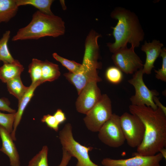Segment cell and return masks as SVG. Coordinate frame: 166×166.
Returning a JSON list of instances; mask_svg holds the SVG:
<instances>
[{
	"label": "cell",
	"instance_id": "cell-1",
	"mask_svg": "<svg viewBox=\"0 0 166 166\" xmlns=\"http://www.w3.org/2000/svg\"><path fill=\"white\" fill-rule=\"evenodd\" d=\"M130 113L137 116L145 127L144 137L137 148L135 156H152L166 146V115L160 109H154L145 105H131Z\"/></svg>",
	"mask_w": 166,
	"mask_h": 166
},
{
	"label": "cell",
	"instance_id": "cell-2",
	"mask_svg": "<svg viewBox=\"0 0 166 166\" xmlns=\"http://www.w3.org/2000/svg\"><path fill=\"white\" fill-rule=\"evenodd\" d=\"M111 16L117 20V22L112 27L115 42L107 44L110 51L114 53L121 48L127 47L128 43L134 48L139 47L144 39V34L135 14L124 8L117 7L112 12Z\"/></svg>",
	"mask_w": 166,
	"mask_h": 166
},
{
	"label": "cell",
	"instance_id": "cell-3",
	"mask_svg": "<svg viewBox=\"0 0 166 166\" xmlns=\"http://www.w3.org/2000/svg\"><path fill=\"white\" fill-rule=\"evenodd\" d=\"M65 31V23L60 17L38 10L29 24L19 29L12 41L38 39L46 36L55 38L63 35Z\"/></svg>",
	"mask_w": 166,
	"mask_h": 166
},
{
	"label": "cell",
	"instance_id": "cell-4",
	"mask_svg": "<svg viewBox=\"0 0 166 166\" xmlns=\"http://www.w3.org/2000/svg\"><path fill=\"white\" fill-rule=\"evenodd\" d=\"M59 138L62 149L77 160L76 166H100L94 163L90 158L89 153L93 148L82 145L74 139L71 124L67 123L65 125L59 132Z\"/></svg>",
	"mask_w": 166,
	"mask_h": 166
},
{
	"label": "cell",
	"instance_id": "cell-5",
	"mask_svg": "<svg viewBox=\"0 0 166 166\" xmlns=\"http://www.w3.org/2000/svg\"><path fill=\"white\" fill-rule=\"evenodd\" d=\"M113 114L111 100L107 94H104L86 114L83 120L88 130L93 132H98Z\"/></svg>",
	"mask_w": 166,
	"mask_h": 166
},
{
	"label": "cell",
	"instance_id": "cell-6",
	"mask_svg": "<svg viewBox=\"0 0 166 166\" xmlns=\"http://www.w3.org/2000/svg\"><path fill=\"white\" fill-rule=\"evenodd\" d=\"M121 128L128 144L131 147H138L143 140L145 127L136 116L127 112L120 116Z\"/></svg>",
	"mask_w": 166,
	"mask_h": 166
},
{
	"label": "cell",
	"instance_id": "cell-7",
	"mask_svg": "<svg viewBox=\"0 0 166 166\" xmlns=\"http://www.w3.org/2000/svg\"><path fill=\"white\" fill-rule=\"evenodd\" d=\"M142 68L135 72L132 78L128 82L132 85L135 90V94L130 99L132 105L136 106L145 105L154 109L157 107L153 101L155 96H157L159 92L155 90H150L145 84L143 79Z\"/></svg>",
	"mask_w": 166,
	"mask_h": 166
},
{
	"label": "cell",
	"instance_id": "cell-8",
	"mask_svg": "<svg viewBox=\"0 0 166 166\" xmlns=\"http://www.w3.org/2000/svg\"><path fill=\"white\" fill-rule=\"evenodd\" d=\"M100 140L110 147L117 148L122 145L125 140L121 128L120 116L113 113L98 132Z\"/></svg>",
	"mask_w": 166,
	"mask_h": 166
},
{
	"label": "cell",
	"instance_id": "cell-9",
	"mask_svg": "<svg viewBox=\"0 0 166 166\" xmlns=\"http://www.w3.org/2000/svg\"><path fill=\"white\" fill-rule=\"evenodd\" d=\"M134 48H121L115 53L112 59L116 67L127 74H132L143 68L144 64L136 53Z\"/></svg>",
	"mask_w": 166,
	"mask_h": 166
},
{
	"label": "cell",
	"instance_id": "cell-10",
	"mask_svg": "<svg viewBox=\"0 0 166 166\" xmlns=\"http://www.w3.org/2000/svg\"><path fill=\"white\" fill-rule=\"evenodd\" d=\"M97 82L95 81L89 82L78 94L75 106L79 113L86 115L101 99L102 94Z\"/></svg>",
	"mask_w": 166,
	"mask_h": 166
},
{
	"label": "cell",
	"instance_id": "cell-11",
	"mask_svg": "<svg viewBox=\"0 0 166 166\" xmlns=\"http://www.w3.org/2000/svg\"><path fill=\"white\" fill-rule=\"evenodd\" d=\"M80 72L74 73H65L64 76L76 88L79 94L83 88L89 82L93 81L98 82L101 81L98 75L97 66L89 63H83Z\"/></svg>",
	"mask_w": 166,
	"mask_h": 166
},
{
	"label": "cell",
	"instance_id": "cell-12",
	"mask_svg": "<svg viewBox=\"0 0 166 166\" xmlns=\"http://www.w3.org/2000/svg\"><path fill=\"white\" fill-rule=\"evenodd\" d=\"M163 157L159 152L152 156H135L127 159H103L101 163L104 166H161L160 162Z\"/></svg>",
	"mask_w": 166,
	"mask_h": 166
},
{
	"label": "cell",
	"instance_id": "cell-13",
	"mask_svg": "<svg viewBox=\"0 0 166 166\" xmlns=\"http://www.w3.org/2000/svg\"><path fill=\"white\" fill-rule=\"evenodd\" d=\"M164 45L160 41L156 39L151 42H144L141 47V50L146 54L145 63L142 68L143 74H149L154 67V63L160 56Z\"/></svg>",
	"mask_w": 166,
	"mask_h": 166
},
{
	"label": "cell",
	"instance_id": "cell-14",
	"mask_svg": "<svg viewBox=\"0 0 166 166\" xmlns=\"http://www.w3.org/2000/svg\"><path fill=\"white\" fill-rule=\"evenodd\" d=\"M0 136L2 141L0 151L9 157L10 166H20L19 155L10 133L1 125Z\"/></svg>",
	"mask_w": 166,
	"mask_h": 166
},
{
	"label": "cell",
	"instance_id": "cell-15",
	"mask_svg": "<svg viewBox=\"0 0 166 166\" xmlns=\"http://www.w3.org/2000/svg\"><path fill=\"white\" fill-rule=\"evenodd\" d=\"M41 84L40 81L31 83L29 88L21 99L18 101V108L15 113V117L13 124V130L10 133L14 141L16 140V132L18 126L21 120L25 109L34 95V92L37 87Z\"/></svg>",
	"mask_w": 166,
	"mask_h": 166
},
{
	"label": "cell",
	"instance_id": "cell-16",
	"mask_svg": "<svg viewBox=\"0 0 166 166\" xmlns=\"http://www.w3.org/2000/svg\"><path fill=\"white\" fill-rule=\"evenodd\" d=\"M24 67L18 60L11 63H4L0 67V80L6 83L10 80L20 76Z\"/></svg>",
	"mask_w": 166,
	"mask_h": 166
},
{
	"label": "cell",
	"instance_id": "cell-17",
	"mask_svg": "<svg viewBox=\"0 0 166 166\" xmlns=\"http://www.w3.org/2000/svg\"><path fill=\"white\" fill-rule=\"evenodd\" d=\"M18 9L16 0H0V23L9 21L16 15Z\"/></svg>",
	"mask_w": 166,
	"mask_h": 166
},
{
	"label": "cell",
	"instance_id": "cell-18",
	"mask_svg": "<svg viewBox=\"0 0 166 166\" xmlns=\"http://www.w3.org/2000/svg\"><path fill=\"white\" fill-rule=\"evenodd\" d=\"M58 65L45 60L42 62L41 84L46 81H52L57 79L60 75Z\"/></svg>",
	"mask_w": 166,
	"mask_h": 166
},
{
	"label": "cell",
	"instance_id": "cell-19",
	"mask_svg": "<svg viewBox=\"0 0 166 166\" xmlns=\"http://www.w3.org/2000/svg\"><path fill=\"white\" fill-rule=\"evenodd\" d=\"M53 2L52 0H16L18 7L31 5L38 9L39 11L48 15L53 14L51 10V6Z\"/></svg>",
	"mask_w": 166,
	"mask_h": 166
},
{
	"label": "cell",
	"instance_id": "cell-20",
	"mask_svg": "<svg viewBox=\"0 0 166 166\" xmlns=\"http://www.w3.org/2000/svg\"><path fill=\"white\" fill-rule=\"evenodd\" d=\"M9 93L20 101L28 90L29 87L25 86L22 83L20 76L14 78L6 83Z\"/></svg>",
	"mask_w": 166,
	"mask_h": 166
},
{
	"label": "cell",
	"instance_id": "cell-21",
	"mask_svg": "<svg viewBox=\"0 0 166 166\" xmlns=\"http://www.w3.org/2000/svg\"><path fill=\"white\" fill-rule=\"evenodd\" d=\"M10 32L6 31L0 39V61L4 64L11 63L15 60L10 53L8 47V42L10 38Z\"/></svg>",
	"mask_w": 166,
	"mask_h": 166
},
{
	"label": "cell",
	"instance_id": "cell-22",
	"mask_svg": "<svg viewBox=\"0 0 166 166\" xmlns=\"http://www.w3.org/2000/svg\"><path fill=\"white\" fill-rule=\"evenodd\" d=\"M42 61L33 58L28 66V72L31 79L32 83L40 81L42 75Z\"/></svg>",
	"mask_w": 166,
	"mask_h": 166
},
{
	"label": "cell",
	"instance_id": "cell-23",
	"mask_svg": "<svg viewBox=\"0 0 166 166\" xmlns=\"http://www.w3.org/2000/svg\"><path fill=\"white\" fill-rule=\"evenodd\" d=\"M48 152L47 146H44L41 150L30 160L27 166H49Z\"/></svg>",
	"mask_w": 166,
	"mask_h": 166
},
{
	"label": "cell",
	"instance_id": "cell-24",
	"mask_svg": "<svg viewBox=\"0 0 166 166\" xmlns=\"http://www.w3.org/2000/svg\"><path fill=\"white\" fill-rule=\"evenodd\" d=\"M53 56L55 60L66 67L69 72L74 73L80 72L82 67L81 64L62 57L55 53L53 54Z\"/></svg>",
	"mask_w": 166,
	"mask_h": 166
},
{
	"label": "cell",
	"instance_id": "cell-25",
	"mask_svg": "<svg viewBox=\"0 0 166 166\" xmlns=\"http://www.w3.org/2000/svg\"><path fill=\"white\" fill-rule=\"evenodd\" d=\"M107 79L114 84H118L122 81L123 76L122 72L116 66L109 67L105 72Z\"/></svg>",
	"mask_w": 166,
	"mask_h": 166
},
{
	"label": "cell",
	"instance_id": "cell-26",
	"mask_svg": "<svg viewBox=\"0 0 166 166\" xmlns=\"http://www.w3.org/2000/svg\"><path fill=\"white\" fill-rule=\"evenodd\" d=\"M15 113L6 114L0 112V125L10 133L13 130Z\"/></svg>",
	"mask_w": 166,
	"mask_h": 166
},
{
	"label": "cell",
	"instance_id": "cell-27",
	"mask_svg": "<svg viewBox=\"0 0 166 166\" xmlns=\"http://www.w3.org/2000/svg\"><path fill=\"white\" fill-rule=\"evenodd\" d=\"M160 56L162 58L161 67L158 70L155 69L156 77L158 80L165 82L166 81V49L162 48Z\"/></svg>",
	"mask_w": 166,
	"mask_h": 166
},
{
	"label": "cell",
	"instance_id": "cell-28",
	"mask_svg": "<svg viewBox=\"0 0 166 166\" xmlns=\"http://www.w3.org/2000/svg\"><path fill=\"white\" fill-rule=\"evenodd\" d=\"M41 120L42 122L45 123L50 128L56 132L58 131L60 124L57 121L53 115L49 114L45 115L41 119Z\"/></svg>",
	"mask_w": 166,
	"mask_h": 166
},
{
	"label": "cell",
	"instance_id": "cell-29",
	"mask_svg": "<svg viewBox=\"0 0 166 166\" xmlns=\"http://www.w3.org/2000/svg\"><path fill=\"white\" fill-rule=\"evenodd\" d=\"M10 103L8 99L2 97L0 98V110L6 111L10 113H15L16 111L10 107Z\"/></svg>",
	"mask_w": 166,
	"mask_h": 166
},
{
	"label": "cell",
	"instance_id": "cell-30",
	"mask_svg": "<svg viewBox=\"0 0 166 166\" xmlns=\"http://www.w3.org/2000/svg\"><path fill=\"white\" fill-rule=\"evenodd\" d=\"M53 115L60 124L63 123L66 119L64 113L60 109H57Z\"/></svg>",
	"mask_w": 166,
	"mask_h": 166
},
{
	"label": "cell",
	"instance_id": "cell-31",
	"mask_svg": "<svg viewBox=\"0 0 166 166\" xmlns=\"http://www.w3.org/2000/svg\"><path fill=\"white\" fill-rule=\"evenodd\" d=\"M72 157L65 150L62 149V156L61 161L58 166H67Z\"/></svg>",
	"mask_w": 166,
	"mask_h": 166
},
{
	"label": "cell",
	"instance_id": "cell-32",
	"mask_svg": "<svg viewBox=\"0 0 166 166\" xmlns=\"http://www.w3.org/2000/svg\"><path fill=\"white\" fill-rule=\"evenodd\" d=\"M153 101L157 107L160 109L166 115V107L162 104L157 96L154 97Z\"/></svg>",
	"mask_w": 166,
	"mask_h": 166
},
{
	"label": "cell",
	"instance_id": "cell-33",
	"mask_svg": "<svg viewBox=\"0 0 166 166\" xmlns=\"http://www.w3.org/2000/svg\"><path fill=\"white\" fill-rule=\"evenodd\" d=\"M159 152L160 153L163 158L166 159V149L164 148L160 150Z\"/></svg>",
	"mask_w": 166,
	"mask_h": 166
},
{
	"label": "cell",
	"instance_id": "cell-34",
	"mask_svg": "<svg viewBox=\"0 0 166 166\" xmlns=\"http://www.w3.org/2000/svg\"></svg>",
	"mask_w": 166,
	"mask_h": 166
}]
</instances>
